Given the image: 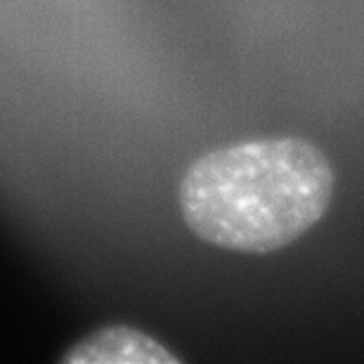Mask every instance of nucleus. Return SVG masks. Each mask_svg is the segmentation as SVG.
<instances>
[{"mask_svg":"<svg viewBox=\"0 0 364 364\" xmlns=\"http://www.w3.org/2000/svg\"><path fill=\"white\" fill-rule=\"evenodd\" d=\"M333 166L303 137L228 144L189 164L178 187L189 232L218 249L265 256L298 242L333 199Z\"/></svg>","mask_w":364,"mask_h":364,"instance_id":"1","label":"nucleus"},{"mask_svg":"<svg viewBox=\"0 0 364 364\" xmlns=\"http://www.w3.org/2000/svg\"><path fill=\"white\" fill-rule=\"evenodd\" d=\"M64 362H182L176 353H171L164 343L151 338L149 333L130 326H109V329L95 331L92 336L81 341L71 350Z\"/></svg>","mask_w":364,"mask_h":364,"instance_id":"2","label":"nucleus"}]
</instances>
